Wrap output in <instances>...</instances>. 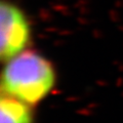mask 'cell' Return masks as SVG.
<instances>
[{
	"label": "cell",
	"mask_w": 123,
	"mask_h": 123,
	"mask_svg": "<svg viewBox=\"0 0 123 123\" xmlns=\"http://www.w3.org/2000/svg\"><path fill=\"white\" fill-rule=\"evenodd\" d=\"M1 74V94L36 106L52 91L56 72L47 57L26 49L5 62Z\"/></svg>",
	"instance_id": "obj_1"
},
{
	"label": "cell",
	"mask_w": 123,
	"mask_h": 123,
	"mask_svg": "<svg viewBox=\"0 0 123 123\" xmlns=\"http://www.w3.org/2000/svg\"><path fill=\"white\" fill-rule=\"evenodd\" d=\"M31 25L20 6L2 0L0 3V57L7 62L26 50L31 41Z\"/></svg>",
	"instance_id": "obj_2"
},
{
	"label": "cell",
	"mask_w": 123,
	"mask_h": 123,
	"mask_svg": "<svg viewBox=\"0 0 123 123\" xmlns=\"http://www.w3.org/2000/svg\"><path fill=\"white\" fill-rule=\"evenodd\" d=\"M0 123H34L32 106L18 98L1 94Z\"/></svg>",
	"instance_id": "obj_3"
}]
</instances>
